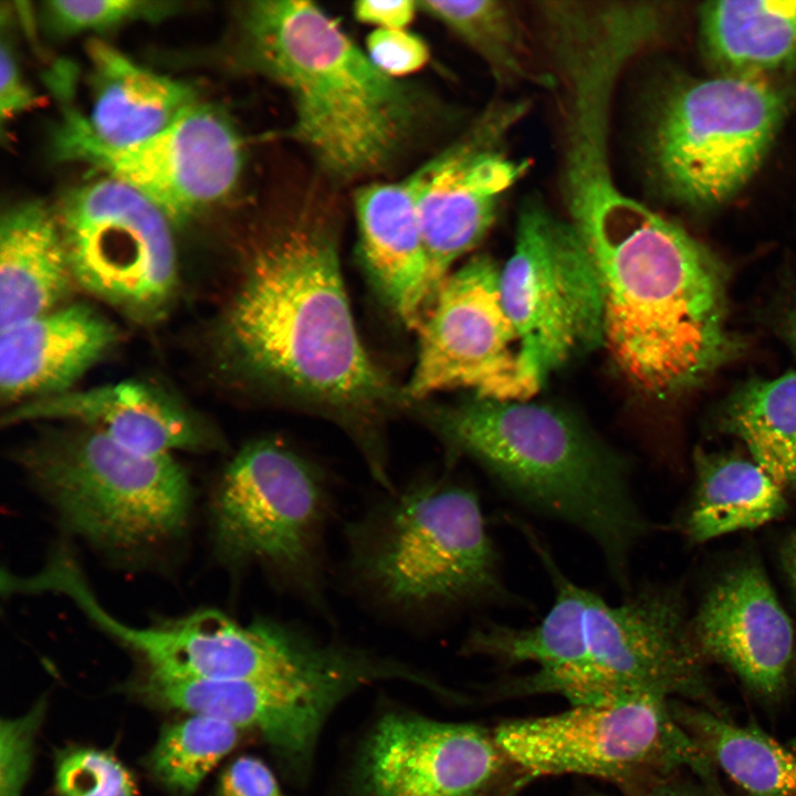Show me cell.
Masks as SVG:
<instances>
[{"mask_svg": "<svg viewBox=\"0 0 796 796\" xmlns=\"http://www.w3.org/2000/svg\"><path fill=\"white\" fill-rule=\"evenodd\" d=\"M217 345L235 380L334 418L370 474L388 469L380 420L411 401L360 341L336 233L324 218L300 211L260 234L222 311Z\"/></svg>", "mask_w": 796, "mask_h": 796, "instance_id": "6da1fadb", "label": "cell"}, {"mask_svg": "<svg viewBox=\"0 0 796 796\" xmlns=\"http://www.w3.org/2000/svg\"><path fill=\"white\" fill-rule=\"evenodd\" d=\"M516 522L549 577L554 599L534 625L484 620L470 630L467 654L505 667L534 666L502 690L555 693L572 705L654 695L722 710L673 591L645 587L619 604L608 603L565 575L534 530Z\"/></svg>", "mask_w": 796, "mask_h": 796, "instance_id": "7a4b0ae2", "label": "cell"}, {"mask_svg": "<svg viewBox=\"0 0 796 796\" xmlns=\"http://www.w3.org/2000/svg\"><path fill=\"white\" fill-rule=\"evenodd\" d=\"M604 296V345L637 389H692L741 345L727 327L726 270L703 243L650 208L578 234Z\"/></svg>", "mask_w": 796, "mask_h": 796, "instance_id": "3957f363", "label": "cell"}, {"mask_svg": "<svg viewBox=\"0 0 796 796\" xmlns=\"http://www.w3.org/2000/svg\"><path fill=\"white\" fill-rule=\"evenodd\" d=\"M426 407L451 455L475 462L514 501L583 532L621 588L646 531L627 461L557 406L473 396Z\"/></svg>", "mask_w": 796, "mask_h": 796, "instance_id": "277c9868", "label": "cell"}, {"mask_svg": "<svg viewBox=\"0 0 796 796\" xmlns=\"http://www.w3.org/2000/svg\"><path fill=\"white\" fill-rule=\"evenodd\" d=\"M239 21L245 63L287 93L291 135L322 168L353 178L398 155L419 123L418 98L332 17L311 1L256 0Z\"/></svg>", "mask_w": 796, "mask_h": 796, "instance_id": "5b68a950", "label": "cell"}, {"mask_svg": "<svg viewBox=\"0 0 796 796\" xmlns=\"http://www.w3.org/2000/svg\"><path fill=\"white\" fill-rule=\"evenodd\" d=\"M385 492L345 531V570L362 600L411 626L512 601L473 488L429 475Z\"/></svg>", "mask_w": 796, "mask_h": 796, "instance_id": "8992f818", "label": "cell"}, {"mask_svg": "<svg viewBox=\"0 0 796 796\" xmlns=\"http://www.w3.org/2000/svg\"><path fill=\"white\" fill-rule=\"evenodd\" d=\"M329 482L313 461L274 437L244 446L223 470L211 504L219 556L259 567L274 587L329 615L325 542Z\"/></svg>", "mask_w": 796, "mask_h": 796, "instance_id": "52a82bcc", "label": "cell"}, {"mask_svg": "<svg viewBox=\"0 0 796 796\" xmlns=\"http://www.w3.org/2000/svg\"><path fill=\"white\" fill-rule=\"evenodd\" d=\"M20 459L64 524L96 545L148 548L186 526L190 485L171 454L143 453L78 426L44 434Z\"/></svg>", "mask_w": 796, "mask_h": 796, "instance_id": "ba28073f", "label": "cell"}, {"mask_svg": "<svg viewBox=\"0 0 796 796\" xmlns=\"http://www.w3.org/2000/svg\"><path fill=\"white\" fill-rule=\"evenodd\" d=\"M786 111V93L763 78L718 75L672 84L648 115L649 177L675 203L722 205L758 169Z\"/></svg>", "mask_w": 796, "mask_h": 796, "instance_id": "9c48e42d", "label": "cell"}, {"mask_svg": "<svg viewBox=\"0 0 796 796\" xmlns=\"http://www.w3.org/2000/svg\"><path fill=\"white\" fill-rule=\"evenodd\" d=\"M525 778L582 775L636 794L690 769L720 789L715 766L673 713L671 701L645 695L572 705L556 714L505 721L494 731Z\"/></svg>", "mask_w": 796, "mask_h": 796, "instance_id": "30bf717a", "label": "cell"}, {"mask_svg": "<svg viewBox=\"0 0 796 796\" xmlns=\"http://www.w3.org/2000/svg\"><path fill=\"white\" fill-rule=\"evenodd\" d=\"M500 289L524 368L540 386L604 345V296L594 260L572 224L537 197L521 206Z\"/></svg>", "mask_w": 796, "mask_h": 796, "instance_id": "8fae6325", "label": "cell"}, {"mask_svg": "<svg viewBox=\"0 0 796 796\" xmlns=\"http://www.w3.org/2000/svg\"><path fill=\"white\" fill-rule=\"evenodd\" d=\"M74 281L142 322L167 310L177 285L168 218L113 178L70 195L56 214Z\"/></svg>", "mask_w": 796, "mask_h": 796, "instance_id": "7c38bea8", "label": "cell"}, {"mask_svg": "<svg viewBox=\"0 0 796 796\" xmlns=\"http://www.w3.org/2000/svg\"><path fill=\"white\" fill-rule=\"evenodd\" d=\"M500 273L480 254L442 282L418 327L417 359L404 388L410 401L457 388L500 400H528L538 391L522 363Z\"/></svg>", "mask_w": 796, "mask_h": 796, "instance_id": "4fadbf2b", "label": "cell"}, {"mask_svg": "<svg viewBox=\"0 0 796 796\" xmlns=\"http://www.w3.org/2000/svg\"><path fill=\"white\" fill-rule=\"evenodd\" d=\"M61 158L86 163L140 192L174 221L228 196L242 168V144L221 109L195 104L156 136L127 148L102 145L70 111L55 134Z\"/></svg>", "mask_w": 796, "mask_h": 796, "instance_id": "5bb4252c", "label": "cell"}, {"mask_svg": "<svg viewBox=\"0 0 796 796\" xmlns=\"http://www.w3.org/2000/svg\"><path fill=\"white\" fill-rule=\"evenodd\" d=\"M528 106L524 100H494L457 142L415 171L432 298L451 266L485 237L503 196L526 172L530 161L512 158L505 144Z\"/></svg>", "mask_w": 796, "mask_h": 796, "instance_id": "9a60e30c", "label": "cell"}, {"mask_svg": "<svg viewBox=\"0 0 796 796\" xmlns=\"http://www.w3.org/2000/svg\"><path fill=\"white\" fill-rule=\"evenodd\" d=\"M509 764L482 726L390 713L360 748L352 796H482Z\"/></svg>", "mask_w": 796, "mask_h": 796, "instance_id": "2e32d148", "label": "cell"}, {"mask_svg": "<svg viewBox=\"0 0 796 796\" xmlns=\"http://www.w3.org/2000/svg\"><path fill=\"white\" fill-rule=\"evenodd\" d=\"M49 588L71 598L98 627L137 652L149 667V678L259 680L271 668L273 640L261 617L240 624L205 609L164 626L130 627L105 611L75 563L59 566Z\"/></svg>", "mask_w": 796, "mask_h": 796, "instance_id": "e0dca14e", "label": "cell"}, {"mask_svg": "<svg viewBox=\"0 0 796 796\" xmlns=\"http://www.w3.org/2000/svg\"><path fill=\"white\" fill-rule=\"evenodd\" d=\"M363 685L355 678L149 679L144 691L167 706L256 730L285 772L303 779L327 716Z\"/></svg>", "mask_w": 796, "mask_h": 796, "instance_id": "ac0fdd59", "label": "cell"}, {"mask_svg": "<svg viewBox=\"0 0 796 796\" xmlns=\"http://www.w3.org/2000/svg\"><path fill=\"white\" fill-rule=\"evenodd\" d=\"M690 632L701 656L726 664L758 698L779 699L794 631L761 567L745 564L723 576L703 600Z\"/></svg>", "mask_w": 796, "mask_h": 796, "instance_id": "d6986e66", "label": "cell"}, {"mask_svg": "<svg viewBox=\"0 0 796 796\" xmlns=\"http://www.w3.org/2000/svg\"><path fill=\"white\" fill-rule=\"evenodd\" d=\"M40 420L70 421L100 431L147 454H170L213 444L202 425L163 389L143 381H121L67 390L18 404L4 425Z\"/></svg>", "mask_w": 796, "mask_h": 796, "instance_id": "ffe728a7", "label": "cell"}, {"mask_svg": "<svg viewBox=\"0 0 796 796\" xmlns=\"http://www.w3.org/2000/svg\"><path fill=\"white\" fill-rule=\"evenodd\" d=\"M359 252L381 300L408 327H419L432 295L418 210L416 172L355 193Z\"/></svg>", "mask_w": 796, "mask_h": 796, "instance_id": "44dd1931", "label": "cell"}, {"mask_svg": "<svg viewBox=\"0 0 796 796\" xmlns=\"http://www.w3.org/2000/svg\"><path fill=\"white\" fill-rule=\"evenodd\" d=\"M117 339L114 324L86 304L1 329L2 399L21 404L70 390Z\"/></svg>", "mask_w": 796, "mask_h": 796, "instance_id": "7402d4cb", "label": "cell"}, {"mask_svg": "<svg viewBox=\"0 0 796 796\" xmlns=\"http://www.w3.org/2000/svg\"><path fill=\"white\" fill-rule=\"evenodd\" d=\"M88 55L93 95L90 115L84 118L104 146L140 144L196 104L187 84L144 69L104 42H91Z\"/></svg>", "mask_w": 796, "mask_h": 796, "instance_id": "603a6c76", "label": "cell"}, {"mask_svg": "<svg viewBox=\"0 0 796 796\" xmlns=\"http://www.w3.org/2000/svg\"><path fill=\"white\" fill-rule=\"evenodd\" d=\"M74 281L57 217L19 205L0 226V327L55 310Z\"/></svg>", "mask_w": 796, "mask_h": 796, "instance_id": "cb8c5ba5", "label": "cell"}, {"mask_svg": "<svg viewBox=\"0 0 796 796\" xmlns=\"http://www.w3.org/2000/svg\"><path fill=\"white\" fill-rule=\"evenodd\" d=\"M699 14L702 48L719 75L762 78L796 65V1H711Z\"/></svg>", "mask_w": 796, "mask_h": 796, "instance_id": "d4e9b609", "label": "cell"}, {"mask_svg": "<svg viewBox=\"0 0 796 796\" xmlns=\"http://www.w3.org/2000/svg\"><path fill=\"white\" fill-rule=\"evenodd\" d=\"M680 723L714 766L747 796H796V751L755 725L703 706L672 703Z\"/></svg>", "mask_w": 796, "mask_h": 796, "instance_id": "484cf974", "label": "cell"}, {"mask_svg": "<svg viewBox=\"0 0 796 796\" xmlns=\"http://www.w3.org/2000/svg\"><path fill=\"white\" fill-rule=\"evenodd\" d=\"M786 500L779 485L753 460L708 457L698 464V488L685 521L695 542L758 527L779 517Z\"/></svg>", "mask_w": 796, "mask_h": 796, "instance_id": "4316f807", "label": "cell"}, {"mask_svg": "<svg viewBox=\"0 0 796 796\" xmlns=\"http://www.w3.org/2000/svg\"><path fill=\"white\" fill-rule=\"evenodd\" d=\"M418 10L438 20L465 42L503 86L527 83L555 88L548 70L537 69L524 28L509 2L499 0L418 1Z\"/></svg>", "mask_w": 796, "mask_h": 796, "instance_id": "83f0119b", "label": "cell"}, {"mask_svg": "<svg viewBox=\"0 0 796 796\" xmlns=\"http://www.w3.org/2000/svg\"><path fill=\"white\" fill-rule=\"evenodd\" d=\"M725 427L779 485L796 482V373L753 380L725 409Z\"/></svg>", "mask_w": 796, "mask_h": 796, "instance_id": "f1b7e54d", "label": "cell"}, {"mask_svg": "<svg viewBox=\"0 0 796 796\" xmlns=\"http://www.w3.org/2000/svg\"><path fill=\"white\" fill-rule=\"evenodd\" d=\"M240 730L214 716L192 714L164 729L149 758L150 769L170 789L192 793L235 747Z\"/></svg>", "mask_w": 796, "mask_h": 796, "instance_id": "f546056e", "label": "cell"}, {"mask_svg": "<svg viewBox=\"0 0 796 796\" xmlns=\"http://www.w3.org/2000/svg\"><path fill=\"white\" fill-rule=\"evenodd\" d=\"M55 786L61 796H136L129 772L113 755L92 748L60 755Z\"/></svg>", "mask_w": 796, "mask_h": 796, "instance_id": "4dcf8cb0", "label": "cell"}, {"mask_svg": "<svg viewBox=\"0 0 796 796\" xmlns=\"http://www.w3.org/2000/svg\"><path fill=\"white\" fill-rule=\"evenodd\" d=\"M154 6L132 0H60L45 3V15L55 31L70 34L107 29L163 10Z\"/></svg>", "mask_w": 796, "mask_h": 796, "instance_id": "1f68e13d", "label": "cell"}, {"mask_svg": "<svg viewBox=\"0 0 796 796\" xmlns=\"http://www.w3.org/2000/svg\"><path fill=\"white\" fill-rule=\"evenodd\" d=\"M44 705L39 702L27 715L1 721V793L20 796L32 760L34 731Z\"/></svg>", "mask_w": 796, "mask_h": 796, "instance_id": "d6a6232c", "label": "cell"}, {"mask_svg": "<svg viewBox=\"0 0 796 796\" xmlns=\"http://www.w3.org/2000/svg\"><path fill=\"white\" fill-rule=\"evenodd\" d=\"M366 46L370 61L394 78L420 70L429 60L425 41L405 29H376L367 36Z\"/></svg>", "mask_w": 796, "mask_h": 796, "instance_id": "836d02e7", "label": "cell"}, {"mask_svg": "<svg viewBox=\"0 0 796 796\" xmlns=\"http://www.w3.org/2000/svg\"><path fill=\"white\" fill-rule=\"evenodd\" d=\"M219 796L286 795L266 764L253 756H241L223 772Z\"/></svg>", "mask_w": 796, "mask_h": 796, "instance_id": "e575fe53", "label": "cell"}, {"mask_svg": "<svg viewBox=\"0 0 796 796\" xmlns=\"http://www.w3.org/2000/svg\"><path fill=\"white\" fill-rule=\"evenodd\" d=\"M0 113L2 118L28 109L35 103L31 88L24 83L9 45L1 44Z\"/></svg>", "mask_w": 796, "mask_h": 796, "instance_id": "d590c367", "label": "cell"}, {"mask_svg": "<svg viewBox=\"0 0 796 796\" xmlns=\"http://www.w3.org/2000/svg\"><path fill=\"white\" fill-rule=\"evenodd\" d=\"M418 3L401 1H357L353 6L355 18L377 29H405L413 20Z\"/></svg>", "mask_w": 796, "mask_h": 796, "instance_id": "8d00e7d4", "label": "cell"}, {"mask_svg": "<svg viewBox=\"0 0 796 796\" xmlns=\"http://www.w3.org/2000/svg\"><path fill=\"white\" fill-rule=\"evenodd\" d=\"M586 796H609L605 794H590ZM621 796H724L722 792L711 787H699L694 784L679 782L674 777L636 794H622Z\"/></svg>", "mask_w": 796, "mask_h": 796, "instance_id": "74e56055", "label": "cell"}, {"mask_svg": "<svg viewBox=\"0 0 796 796\" xmlns=\"http://www.w3.org/2000/svg\"><path fill=\"white\" fill-rule=\"evenodd\" d=\"M783 561L788 577L796 589V534L786 542L783 551Z\"/></svg>", "mask_w": 796, "mask_h": 796, "instance_id": "f35d334b", "label": "cell"}, {"mask_svg": "<svg viewBox=\"0 0 796 796\" xmlns=\"http://www.w3.org/2000/svg\"><path fill=\"white\" fill-rule=\"evenodd\" d=\"M785 327H786V335H787L789 345L796 357V312H793L792 314H789V316L786 320Z\"/></svg>", "mask_w": 796, "mask_h": 796, "instance_id": "ab89813d", "label": "cell"}]
</instances>
